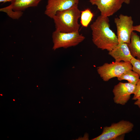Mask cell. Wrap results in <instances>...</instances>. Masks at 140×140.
<instances>
[{
	"label": "cell",
	"instance_id": "cell-3",
	"mask_svg": "<svg viewBox=\"0 0 140 140\" xmlns=\"http://www.w3.org/2000/svg\"><path fill=\"white\" fill-rule=\"evenodd\" d=\"M134 127L131 122L121 120L116 123H114L109 126H105L101 134L92 140H113L119 139L123 140L124 135L131 131Z\"/></svg>",
	"mask_w": 140,
	"mask_h": 140
},
{
	"label": "cell",
	"instance_id": "cell-7",
	"mask_svg": "<svg viewBox=\"0 0 140 140\" xmlns=\"http://www.w3.org/2000/svg\"><path fill=\"white\" fill-rule=\"evenodd\" d=\"M136 85L129 82H119L115 85L113 90L115 103L122 105H125L130 99L131 95L134 94Z\"/></svg>",
	"mask_w": 140,
	"mask_h": 140
},
{
	"label": "cell",
	"instance_id": "cell-15",
	"mask_svg": "<svg viewBox=\"0 0 140 140\" xmlns=\"http://www.w3.org/2000/svg\"><path fill=\"white\" fill-rule=\"evenodd\" d=\"M0 11L6 13L10 17L13 19H19L23 14V12H18L7 9L5 7L0 9Z\"/></svg>",
	"mask_w": 140,
	"mask_h": 140
},
{
	"label": "cell",
	"instance_id": "cell-11",
	"mask_svg": "<svg viewBox=\"0 0 140 140\" xmlns=\"http://www.w3.org/2000/svg\"><path fill=\"white\" fill-rule=\"evenodd\" d=\"M41 0H13L11 4L5 7L14 11L23 12L30 7L37 6Z\"/></svg>",
	"mask_w": 140,
	"mask_h": 140
},
{
	"label": "cell",
	"instance_id": "cell-17",
	"mask_svg": "<svg viewBox=\"0 0 140 140\" xmlns=\"http://www.w3.org/2000/svg\"><path fill=\"white\" fill-rule=\"evenodd\" d=\"M134 94L132 99L136 100L140 97V79L136 85L135 89L133 94Z\"/></svg>",
	"mask_w": 140,
	"mask_h": 140
},
{
	"label": "cell",
	"instance_id": "cell-5",
	"mask_svg": "<svg viewBox=\"0 0 140 140\" xmlns=\"http://www.w3.org/2000/svg\"><path fill=\"white\" fill-rule=\"evenodd\" d=\"M130 62L115 61L106 63L97 68V71L100 77L105 81L115 77L118 78L129 70H132Z\"/></svg>",
	"mask_w": 140,
	"mask_h": 140
},
{
	"label": "cell",
	"instance_id": "cell-14",
	"mask_svg": "<svg viewBox=\"0 0 140 140\" xmlns=\"http://www.w3.org/2000/svg\"><path fill=\"white\" fill-rule=\"evenodd\" d=\"M94 16V14L89 9L81 11V23L85 27L88 26Z\"/></svg>",
	"mask_w": 140,
	"mask_h": 140
},
{
	"label": "cell",
	"instance_id": "cell-4",
	"mask_svg": "<svg viewBox=\"0 0 140 140\" xmlns=\"http://www.w3.org/2000/svg\"><path fill=\"white\" fill-rule=\"evenodd\" d=\"M52 38L53 44L52 49L54 50L60 48H66L76 46L85 39L79 31L67 33L56 30L52 33Z\"/></svg>",
	"mask_w": 140,
	"mask_h": 140
},
{
	"label": "cell",
	"instance_id": "cell-2",
	"mask_svg": "<svg viewBox=\"0 0 140 140\" xmlns=\"http://www.w3.org/2000/svg\"><path fill=\"white\" fill-rule=\"evenodd\" d=\"M81 11L78 5L66 10L57 11L53 16L55 30L64 32L79 31L80 25L78 22Z\"/></svg>",
	"mask_w": 140,
	"mask_h": 140
},
{
	"label": "cell",
	"instance_id": "cell-6",
	"mask_svg": "<svg viewBox=\"0 0 140 140\" xmlns=\"http://www.w3.org/2000/svg\"><path fill=\"white\" fill-rule=\"evenodd\" d=\"M114 21L117 28L118 44H129L131 34L134 31L132 17L121 14L115 18Z\"/></svg>",
	"mask_w": 140,
	"mask_h": 140
},
{
	"label": "cell",
	"instance_id": "cell-16",
	"mask_svg": "<svg viewBox=\"0 0 140 140\" xmlns=\"http://www.w3.org/2000/svg\"><path fill=\"white\" fill-rule=\"evenodd\" d=\"M130 62L132 65V70L137 73L140 77V60L133 57Z\"/></svg>",
	"mask_w": 140,
	"mask_h": 140
},
{
	"label": "cell",
	"instance_id": "cell-1",
	"mask_svg": "<svg viewBox=\"0 0 140 140\" xmlns=\"http://www.w3.org/2000/svg\"><path fill=\"white\" fill-rule=\"evenodd\" d=\"M108 17L101 15L90 25L92 40L98 48L111 51L118 44L117 37L110 28Z\"/></svg>",
	"mask_w": 140,
	"mask_h": 140
},
{
	"label": "cell",
	"instance_id": "cell-18",
	"mask_svg": "<svg viewBox=\"0 0 140 140\" xmlns=\"http://www.w3.org/2000/svg\"><path fill=\"white\" fill-rule=\"evenodd\" d=\"M133 31H137L140 33V24L136 26H134L133 27Z\"/></svg>",
	"mask_w": 140,
	"mask_h": 140
},
{
	"label": "cell",
	"instance_id": "cell-20",
	"mask_svg": "<svg viewBox=\"0 0 140 140\" xmlns=\"http://www.w3.org/2000/svg\"><path fill=\"white\" fill-rule=\"evenodd\" d=\"M13 0H0V2H3V3L7 2H11Z\"/></svg>",
	"mask_w": 140,
	"mask_h": 140
},
{
	"label": "cell",
	"instance_id": "cell-21",
	"mask_svg": "<svg viewBox=\"0 0 140 140\" xmlns=\"http://www.w3.org/2000/svg\"><path fill=\"white\" fill-rule=\"evenodd\" d=\"M130 0H123V2L127 4H129L130 3Z\"/></svg>",
	"mask_w": 140,
	"mask_h": 140
},
{
	"label": "cell",
	"instance_id": "cell-10",
	"mask_svg": "<svg viewBox=\"0 0 140 140\" xmlns=\"http://www.w3.org/2000/svg\"><path fill=\"white\" fill-rule=\"evenodd\" d=\"M108 54L116 62H130L133 57L131 54L128 44L126 43L118 44L111 51L109 52Z\"/></svg>",
	"mask_w": 140,
	"mask_h": 140
},
{
	"label": "cell",
	"instance_id": "cell-12",
	"mask_svg": "<svg viewBox=\"0 0 140 140\" xmlns=\"http://www.w3.org/2000/svg\"><path fill=\"white\" fill-rule=\"evenodd\" d=\"M128 45L133 57L140 60V38L136 33L132 32L130 42Z\"/></svg>",
	"mask_w": 140,
	"mask_h": 140
},
{
	"label": "cell",
	"instance_id": "cell-9",
	"mask_svg": "<svg viewBox=\"0 0 140 140\" xmlns=\"http://www.w3.org/2000/svg\"><path fill=\"white\" fill-rule=\"evenodd\" d=\"M79 3V0H48L44 14L52 19L57 11L68 9Z\"/></svg>",
	"mask_w": 140,
	"mask_h": 140
},
{
	"label": "cell",
	"instance_id": "cell-22",
	"mask_svg": "<svg viewBox=\"0 0 140 140\" xmlns=\"http://www.w3.org/2000/svg\"><path fill=\"white\" fill-rule=\"evenodd\" d=\"M13 100L15 101V100Z\"/></svg>",
	"mask_w": 140,
	"mask_h": 140
},
{
	"label": "cell",
	"instance_id": "cell-8",
	"mask_svg": "<svg viewBox=\"0 0 140 140\" xmlns=\"http://www.w3.org/2000/svg\"><path fill=\"white\" fill-rule=\"evenodd\" d=\"M92 5H96L103 16L113 15L121 8L123 0H90Z\"/></svg>",
	"mask_w": 140,
	"mask_h": 140
},
{
	"label": "cell",
	"instance_id": "cell-19",
	"mask_svg": "<svg viewBox=\"0 0 140 140\" xmlns=\"http://www.w3.org/2000/svg\"><path fill=\"white\" fill-rule=\"evenodd\" d=\"M134 103L135 105L137 106L140 109V97L138 98Z\"/></svg>",
	"mask_w": 140,
	"mask_h": 140
},
{
	"label": "cell",
	"instance_id": "cell-13",
	"mask_svg": "<svg viewBox=\"0 0 140 140\" xmlns=\"http://www.w3.org/2000/svg\"><path fill=\"white\" fill-rule=\"evenodd\" d=\"M139 77V75L136 73L132 70H129L117 78L119 81L125 80L130 83L136 85L140 79Z\"/></svg>",
	"mask_w": 140,
	"mask_h": 140
}]
</instances>
